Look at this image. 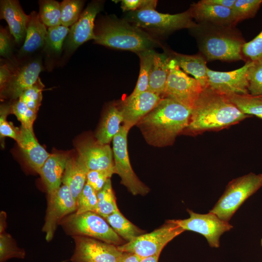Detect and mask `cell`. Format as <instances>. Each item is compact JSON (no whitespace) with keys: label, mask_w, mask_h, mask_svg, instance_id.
Instances as JSON below:
<instances>
[{"label":"cell","mask_w":262,"mask_h":262,"mask_svg":"<svg viewBox=\"0 0 262 262\" xmlns=\"http://www.w3.org/2000/svg\"><path fill=\"white\" fill-rule=\"evenodd\" d=\"M76 201L69 188L63 185L53 195L48 196V206L42 231L47 242L50 241L60 221L66 216L75 213Z\"/></svg>","instance_id":"cell-13"},{"label":"cell","mask_w":262,"mask_h":262,"mask_svg":"<svg viewBox=\"0 0 262 262\" xmlns=\"http://www.w3.org/2000/svg\"><path fill=\"white\" fill-rule=\"evenodd\" d=\"M183 231L173 220H169L152 232L139 235L117 247L122 252L135 254L142 259L160 255L167 244Z\"/></svg>","instance_id":"cell-8"},{"label":"cell","mask_w":262,"mask_h":262,"mask_svg":"<svg viewBox=\"0 0 262 262\" xmlns=\"http://www.w3.org/2000/svg\"><path fill=\"white\" fill-rule=\"evenodd\" d=\"M98 204L95 213L104 218L118 210L113 190L111 179H109L103 188L97 192Z\"/></svg>","instance_id":"cell-31"},{"label":"cell","mask_w":262,"mask_h":262,"mask_svg":"<svg viewBox=\"0 0 262 262\" xmlns=\"http://www.w3.org/2000/svg\"><path fill=\"white\" fill-rule=\"evenodd\" d=\"M262 4V0H236L231 9L236 24L244 20L253 18Z\"/></svg>","instance_id":"cell-35"},{"label":"cell","mask_w":262,"mask_h":262,"mask_svg":"<svg viewBox=\"0 0 262 262\" xmlns=\"http://www.w3.org/2000/svg\"><path fill=\"white\" fill-rule=\"evenodd\" d=\"M38 3L39 18L46 27L61 25L60 2L54 0H41Z\"/></svg>","instance_id":"cell-32"},{"label":"cell","mask_w":262,"mask_h":262,"mask_svg":"<svg viewBox=\"0 0 262 262\" xmlns=\"http://www.w3.org/2000/svg\"><path fill=\"white\" fill-rule=\"evenodd\" d=\"M59 225L72 237L84 236L117 246L122 245V238L106 220L93 212L72 213L63 218Z\"/></svg>","instance_id":"cell-5"},{"label":"cell","mask_w":262,"mask_h":262,"mask_svg":"<svg viewBox=\"0 0 262 262\" xmlns=\"http://www.w3.org/2000/svg\"><path fill=\"white\" fill-rule=\"evenodd\" d=\"M242 54L246 62L262 59V31L253 39L244 45Z\"/></svg>","instance_id":"cell-41"},{"label":"cell","mask_w":262,"mask_h":262,"mask_svg":"<svg viewBox=\"0 0 262 262\" xmlns=\"http://www.w3.org/2000/svg\"><path fill=\"white\" fill-rule=\"evenodd\" d=\"M102 6L101 1H91L82 11L78 21L70 27L65 43L68 51L73 52L85 42L95 39V19Z\"/></svg>","instance_id":"cell-15"},{"label":"cell","mask_w":262,"mask_h":262,"mask_svg":"<svg viewBox=\"0 0 262 262\" xmlns=\"http://www.w3.org/2000/svg\"><path fill=\"white\" fill-rule=\"evenodd\" d=\"M47 33L46 26L40 20L38 13L32 11L30 14L24 42L19 53L30 54L44 46Z\"/></svg>","instance_id":"cell-26"},{"label":"cell","mask_w":262,"mask_h":262,"mask_svg":"<svg viewBox=\"0 0 262 262\" xmlns=\"http://www.w3.org/2000/svg\"><path fill=\"white\" fill-rule=\"evenodd\" d=\"M190 30L207 61H245L242 48L246 42L236 26L197 23Z\"/></svg>","instance_id":"cell-3"},{"label":"cell","mask_w":262,"mask_h":262,"mask_svg":"<svg viewBox=\"0 0 262 262\" xmlns=\"http://www.w3.org/2000/svg\"><path fill=\"white\" fill-rule=\"evenodd\" d=\"M94 33L96 44L137 53L160 45L144 30L124 18L119 19L111 16L98 22L95 26Z\"/></svg>","instance_id":"cell-4"},{"label":"cell","mask_w":262,"mask_h":262,"mask_svg":"<svg viewBox=\"0 0 262 262\" xmlns=\"http://www.w3.org/2000/svg\"><path fill=\"white\" fill-rule=\"evenodd\" d=\"M89 170L78 156L68 158L64 172L62 183L67 186L76 201L86 183Z\"/></svg>","instance_id":"cell-23"},{"label":"cell","mask_w":262,"mask_h":262,"mask_svg":"<svg viewBox=\"0 0 262 262\" xmlns=\"http://www.w3.org/2000/svg\"><path fill=\"white\" fill-rule=\"evenodd\" d=\"M212 4L232 9L236 0H206Z\"/></svg>","instance_id":"cell-48"},{"label":"cell","mask_w":262,"mask_h":262,"mask_svg":"<svg viewBox=\"0 0 262 262\" xmlns=\"http://www.w3.org/2000/svg\"><path fill=\"white\" fill-rule=\"evenodd\" d=\"M15 65L6 62H1L0 66V87L2 92L8 84L13 72Z\"/></svg>","instance_id":"cell-46"},{"label":"cell","mask_w":262,"mask_h":262,"mask_svg":"<svg viewBox=\"0 0 262 262\" xmlns=\"http://www.w3.org/2000/svg\"><path fill=\"white\" fill-rule=\"evenodd\" d=\"M242 113L262 119V96L231 95L226 96Z\"/></svg>","instance_id":"cell-29"},{"label":"cell","mask_w":262,"mask_h":262,"mask_svg":"<svg viewBox=\"0 0 262 262\" xmlns=\"http://www.w3.org/2000/svg\"><path fill=\"white\" fill-rule=\"evenodd\" d=\"M168 56L184 72L193 76L203 88L208 87L207 60L201 53L185 55L171 52Z\"/></svg>","instance_id":"cell-24"},{"label":"cell","mask_w":262,"mask_h":262,"mask_svg":"<svg viewBox=\"0 0 262 262\" xmlns=\"http://www.w3.org/2000/svg\"><path fill=\"white\" fill-rule=\"evenodd\" d=\"M189 9L196 23L226 26L236 25L231 9L212 4L206 0L193 3Z\"/></svg>","instance_id":"cell-19"},{"label":"cell","mask_w":262,"mask_h":262,"mask_svg":"<svg viewBox=\"0 0 262 262\" xmlns=\"http://www.w3.org/2000/svg\"><path fill=\"white\" fill-rule=\"evenodd\" d=\"M0 233V262H5L13 258H24L25 250L17 246L12 236L5 231Z\"/></svg>","instance_id":"cell-36"},{"label":"cell","mask_w":262,"mask_h":262,"mask_svg":"<svg viewBox=\"0 0 262 262\" xmlns=\"http://www.w3.org/2000/svg\"><path fill=\"white\" fill-rule=\"evenodd\" d=\"M262 187V174L254 173L234 179L210 212L229 222L241 205Z\"/></svg>","instance_id":"cell-7"},{"label":"cell","mask_w":262,"mask_h":262,"mask_svg":"<svg viewBox=\"0 0 262 262\" xmlns=\"http://www.w3.org/2000/svg\"><path fill=\"white\" fill-rule=\"evenodd\" d=\"M142 259L135 254L123 252L118 262H141Z\"/></svg>","instance_id":"cell-47"},{"label":"cell","mask_w":262,"mask_h":262,"mask_svg":"<svg viewBox=\"0 0 262 262\" xmlns=\"http://www.w3.org/2000/svg\"><path fill=\"white\" fill-rule=\"evenodd\" d=\"M121 7L124 12L135 11L141 9H155L157 1L153 0H123Z\"/></svg>","instance_id":"cell-44"},{"label":"cell","mask_w":262,"mask_h":262,"mask_svg":"<svg viewBox=\"0 0 262 262\" xmlns=\"http://www.w3.org/2000/svg\"><path fill=\"white\" fill-rule=\"evenodd\" d=\"M161 98L148 90L133 97H127L120 109L124 118L123 125L130 130L151 111Z\"/></svg>","instance_id":"cell-17"},{"label":"cell","mask_w":262,"mask_h":262,"mask_svg":"<svg viewBox=\"0 0 262 262\" xmlns=\"http://www.w3.org/2000/svg\"><path fill=\"white\" fill-rule=\"evenodd\" d=\"M11 113L21 122V126L33 130V124L37 113L29 108L24 102L18 99L11 105Z\"/></svg>","instance_id":"cell-40"},{"label":"cell","mask_w":262,"mask_h":262,"mask_svg":"<svg viewBox=\"0 0 262 262\" xmlns=\"http://www.w3.org/2000/svg\"><path fill=\"white\" fill-rule=\"evenodd\" d=\"M251 64V62L247 61L242 67L228 72L208 68V87L225 96L248 94L246 73Z\"/></svg>","instance_id":"cell-14"},{"label":"cell","mask_w":262,"mask_h":262,"mask_svg":"<svg viewBox=\"0 0 262 262\" xmlns=\"http://www.w3.org/2000/svg\"><path fill=\"white\" fill-rule=\"evenodd\" d=\"M0 232H2L4 231L5 227H6V214L5 212L2 211L0 212Z\"/></svg>","instance_id":"cell-49"},{"label":"cell","mask_w":262,"mask_h":262,"mask_svg":"<svg viewBox=\"0 0 262 262\" xmlns=\"http://www.w3.org/2000/svg\"><path fill=\"white\" fill-rule=\"evenodd\" d=\"M78 156L89 170H111L115 173L113 152L108 145L86 141L78 146Z\"/></svg>","instance_id":"cell-18"},{"label":"cell","mask_w":262,"mask_h":262,"mask_svg":"<svg viewBox=\"0 0 262 262\" xmlns=\"http://www.w3.org/2000/svg\"><path fill=\"white\" fill-rule=\"evenodd\" d=\"M122 113L116 106H110L106 112L96 133L97 141L101 144H108L120 131L123 122Z\"/></svg>","instance_id":"cell-27"},{"label":"cell","mask_w":262,"mask_h":262,"mask_svg":"<svg viewBox=\"0 0 262 262\" xmlns=\"http://www.w3.org/2000/svg\"><path fill=\"white\" fill-rule=\"evenodd\" d=\"M76 213L87 212H95L97 207V192L86 183L76 201Z\"/></svg>","instance_id":"cell-38"},{"label":"cell","mask_w":262,"mask_h":262,"mask_svg":"<svg viewBox=\"0 0 262 262\" xmlns=\"http://www.w3.org/2000/svg\"><path fill=\"white\" fill-rule=\"evenodd\" d=\"M192 109L174 100L162 98L137 124L146 141L155 147L172 144L187 127Z\"/></svg>","instance_id":"cell-1"},{"label":"cell","mask_w":262,"mask_h":262,"mask_svg":"<svg viewBox=\"0 0 262 262\" xmlns=\"http://www.w3.org/2000/svg\"><path fill=\"white\" fill-rule=\"evenodd\" d=\"M246 77L248 91L252 96H262V59L251 62Z\"/></svg>","instance_id":"cell-37"},{"label":"cell","mask_w":262,"mask_h":262,"mask_svg":"<svg viewBox=\"0 0 262 262\" xmlns=\"http://www.w3.org/2000/svg\"><path fill=\"white\" fill-rule=\"evenodd\" d=\"M69 30V28L62 25L48 28L45 38L44 49L48 53H60Z\"/></svg>","instance_id":"cell-33"},{"label":"cell","mask_w":262,"mask_h":262,"mask_svg":"<svg viewBox=\"0 0 262 262\" xmlns=\"http://www.w3.org/2000/svg\"><path fill=\"white\" fill-rule=\"evenodd\" d=\"M11 112V105L2 104L0 112V137H9L17 141L19 135V128L15 127L12 124L7 121V115Z\"/></svg>","instance_id":"cell-42"},{"label":"cell","mask_w":262,"mask_h":262,"mask_svg":"<svg viewBox=\"0 0 262 262\" xmlns=\"http://www.w3.org/2000/svg\"><path fill=\"white\" fill-rule=\"evenodd\" d=\"M160 255H156L142 259L141 262H158Z\"/></svg>","instance_id":"cell-50"},{"label":"cell","mask_w":262,"mask_h":262,"mask_svg":"<svg viewBox=\"0 0 262 262\" xmlns=\"http://www.w3.org/2000/svg\"><path fill=\"white\" fill-rule=\"evenodd\" d=\"M84 1L64 0L60 2L61 25L69 28L79 19L82 12Z\"/></svg>","instance_id":"cell-34"},{"label":"cell","mask_w":262,"mask_h":262,"mask_svg":"<svg viewBox=\"0 0 262 262\" xmlns=\"http://www.w3.org/2000/svg\"><path fill=\"white\" fill-rule=\"evenodd\" d=\"M115 173V171L111 170H89L87 175L86 183L98 192Z\"/></svg>","instance_id":"cell-43"},{"label":"cell","mask_w":262,"mask_h":262,"mask_svg":"<svg viewBox=\"0 0 262 262\" xmlns=\"http://www.w3.org/2000/svg\"><path fill=\"white\" fill-rule=\"evenodd\" d=\"M169 67V72L162 98L172 99L192 109L203 87L197 80L188 76L170 58Z\"/></svg>","instance_id":"cell-9"},{"label":"cell","mask_w":262,"mask_h":262,"mask_svg":"<svg viewBox=\"0 0 262 262\" xmlns=\"http://www.w3.org/2000/svg\"><path fill=\"white\" fill-rule=\"evenodd\" d=\"M68 159L64 154H50L42 167L39 174L45 184L48 196L54 195L61 186Z\"/></svg>","instance_id":"cell-22"},{"label":"cell","mask_w":262,"mask_h":262,"mask_svg":"<svg viewBox=\"0 0 262 262\" xmlns=\"http://www.w3.org/2000/svg\"><path fill=\"white\" fill-rule=\"evenodd\" d=\"M0 19L7 22L9 30L17 43L25 38L30 15L24 12L18 0H2L0 2Z\"/></svg>","instance_id":"cell-20"},{"label":"cell","mask_w":262,"mask_h":262,"mask_svg":"<svg viewBox=\"0 0 262 262\" xmlns=\"http://www.w3.org/2000/svg\"><path fill=\"white\" fill-rule=\"evenodd\" d=\"M190 217L185 219L173 220V222L185 230H191L202 234L211 247L219 246L220 236L230 230L233 226L216 214L209 212L200 214L188 209Z\"/></svg>","instance_id":"cell-11"},{"label":"cell","mask_w":262,"mask_h":262,"mask_svg":"<svg viewBox=\"0 0 262 262\" xmlns=\"http://www.w3.org/2000/svg\"><path fill=\"white\" fill-rule=\"evenodd\" d=\"M104 219L115 231L127 242L143 233V230L128 220L119 210Z\"/></svg>","instance_id":"cell-28"},{"label":"cell","mask_w":262,"mask_h":262,"mask_svg":"<svg viewBox=\"0 0 262 262\" xmlns=\"http://www.w3.org/2000/svg\"><path fill=\"white\" fill-rule=\"evenodd\" d=\"M75 243L71 262H118L123 252L117 246L84 236L72 237Z\"/></svg>","instance_id":"cell-12"},{"label":"cell","mask_w":262,"mask_h":262,"mask_svg":"<svg viewBox=\"0 0 262 262\" xmlns=\"http://www.w3.org/2000/svg\"><path fill=\"white\" fill-rule=\"evenodd\" d=\"M261 244H262V240H261Z\"/></svg>","instance_id":"cell-51"},{"label":"cell","mask_w":262,"mask_h":262,"mask_svg":"<svg viewBox=\"0 0 262 262\" xmlns=\"http://www.w3.org/2000/svg\"><path fill=\"white\" fill-rule=\"evenodd\" d=\"M170 57L165 53L154 52L147 90L162 98L165 91L169 72Z\"/></svg>","instance_id":"cell-25"},{"label":"cell","mask_w":262,"mask_h":262,"mask_svg":"<svg viewBox=\"0 0 262 262\" xmlns=\"http://www.w3.org/2000/svg\"><path fill=\"white\" fill-rule=\"evenodd\" d=\"M19 135L16 141L28 165L39 174L40 170L50 156L36 139L33 130L22 126L19 128Z\"/></svg>","instance_id":"cell-21"},{"label":"cell","mask_w":262,"mask_h":262,"mask_svg":"<svg viewBox=\"0 0 262 262\" xmlns=\"http://www.w3.org/2000/svg\"><path fill=\"white\" fill-rule=\"evenodd\" d=\"M42 69L41 61L37 59L15 66L12 76L1 95L12 99L18 98L26 89L36 82Z\"/></svg>","instance_id":"cell-16"},{"label":"cell","mask_w":262,"mask_h":262,"mask_svg":"<svg viewBox=\"0 0 262 262\" xmlns=\"http://www.w3.org/2000/svg\"><path fill=\"white\" fill-rule=\"evenodd\" d=\"M10 31L0 27V55L9 59L13 52V41Z\"/></svg>","instance_id":"cell-45"},{"label":"cell","mask_w":262,"mask_h":262,"mask_svg":"<svg viewBox=\"0 0 262 262\" xmlns=\"http://www.w3.org/2000/svg\"><path fill=\"white\" fill-rule=\"evenodd\" d=\"M44 87V85L39 78L33 86L26 89L20 95L18 99L37 113L41 104Z\"/></svg>","instance_id":"cell-39"},{"label":"cell","mask_w":262,"mask_h":262,"mask_svg":"<svg viewBox=\"0 0 262 262\" xmlns=\"http://www.w3.org/2000/svg\"><path fill=\"white\" fill-rule=\"evenodd\" d=\"M154 52L153 49H150L137 53L140 59L139 75L135 88L129 97H134L147 90Z\"/></svg>","instance_id":"cell-30"},{"label":"cell","mask_w":262,"mask_h":262,"mask_svg":"<svg viewBox=\"0 0 262 262\" xmlns=\"http://www.w3.org/2000/svg\"><path fill=\"white\" fill-rule=\"evenodd\" d=\"M249 116L242 113L226 96L208 87L203 89L195 102L185 130L197 134L220 130Z\"/></svg>","instance_id":"cell-2"},{"label":"cell","mask_w":262,"mask_h":262,"mask_svg":"<svg viewBox=\"0 0 262 262\" xmlns=\"http://www.w3.org/2000/svg\"><path fill=\"white\" fill-rule=\"evenodd\" d=\"M124 19L141 29L161 34L182 29H191L197 25L189 9L180 13L168 14L159 13L153 8L141 9L128 12Z\"/></svg>","instance_id":"cell-6"},{"label":"cell","mask_w":262,"mask_h":262,"mask_svg":"<svg viewBox=\"0 0 262 262\" xmlns=\"http://www.w3.org/2000/svg\"><path fill=\"white\" fill-rule=\"evenodd\" d=\"M129 130L121 126L119 132L113 139V152L115 173L121 178V183L133 195H145L149 189L137 177L130 164L127 147Z\"/></svg>","instance_id":"cell-10"}]
</instances>
